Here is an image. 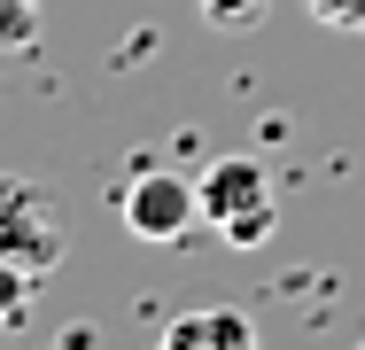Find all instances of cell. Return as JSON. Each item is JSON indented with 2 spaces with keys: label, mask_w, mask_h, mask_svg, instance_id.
Segmentation results:
<instances>
[{
  "label": "cell",
  "mask_w": 365,
  "mask_h": 350,
  "mask_svg": "<svg viewBox=\"0 0 365 350\" xmlns=\"http://www.w3.org/2000/svg\"><path fill=\"white\" fill-rule=\"evenodd\" d=\"M249 343H257V319L233 311V304H218V311H187V319L163 327V350H249Z\"/></svg>",
  "instance_id": "4"
},
{
  "label": "cell",
  "mask_w": 365,
  "mask_h": 350,
  "mask_svg": "<svg viewBox=\"0 0 365 350\" xmlns=\"http://www.w3.org/2000/svg\"><path fill=\"white\" fill-rule=\"evenodd\" d=\"M311 8V24H327V31H365V0H303Z\"/></svg>",
  "instance_id": "7"
},
{
  "label": "cell",
  "mask_w": 365,
  "mask_h": 350,
  "mask_svg": "<svg viewBox=\"0 0 365 350\" xmlns=\"http://www.w3.org/2000/svg\"><path fill=\"white\" fill-rule=\"evenodd\" d=\"M0 257L24 265V273H55L71 257V218H63V203L39 179H24V171H0Z\"/></svg>",
  "instance_id": "1"
},
{
  "label": "cell",
  "mask_w": 365,
  "mask_h": 350,
  "mask_svg": "<svg viewBox=\"0 0 365 350\" xmlns=\"http://www.w3.org/2000/svg\"><path fill=\"white\" fill-rule=\"evenodd\" d=\"M117 218H125V234L148 241V249H179V241H195V226H202V195H195L187 171L140 164V171L117 187Z\"/></svg>",
  "instance_id": "2"
},
{
  "label": "cell",
  "mask_w": 365,
  "mask_h": 350,
  "mask_svg": "<svg viewBox=\"0 0 365 350\" xmlns=\"http://www.w3.org/2000/svg\"><path fill=\"white\" fill-rule=\"evenodd\" d=\"M202 16L210 24H249V16H264V0H202Z\"/></svg>",
  "instance_id": "8"
},
{
  "label": "cell",
  "mask_w": 365,
  "mask_h": 350,
  "mask_svg": "<svg viewBox=\"0 0 365 350\" xmlns=\"http://www.w3.org/2000/svg\"><path fill=\"white\" fill-rule=\"evenodd\" d=\"M39 39V0H0V47H31Z\"/></svg>",
  "instance_id": "6"
},
{
  "label": "cell",
  "mask_w": 365,
  "mask_h": 350,
  "mask_svg": "<svg viewBox=\"0 0 365 350\" xmlns=\"http://www.w3.org/2000/svg\"><path fill=\"white\" fill-rule=\"evenodd\" d=\"M195 195H202V226L233 234L241 218L272 210V171H264V156H218V164L195 179Z\"/></svg>",
  "instance_id": "3"
},
{
  "label": "cell",
  "mask_w": 365,
  "mask_h": 350,
  "mask_svg": "<svg viewBox=\"0 0 365 350\" xmlns=\"http://www.w3.org/2000/svg\"><path fill=\"white\" fill-rule=\"evenodd\" d=\"M31 280L39 273H24V265L0 257V327H24V319H31Z\"/></svg>",
  "instance_id": "5"
}]
</instances>
